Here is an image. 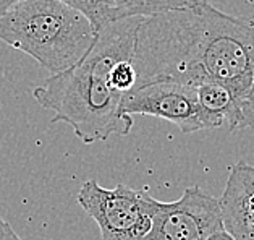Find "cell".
Masks as SVG:
<instances>
[{"mask_svg": "<svg viewBox=\"0 0 254 240\" xmlns=\"http://www.w3.org/2000/svg\"><path fill=\"white\" fill-rule=\"evenodd\" d=\"M16 2H21V0H0V15H2L5 10L10 8L11 5L16 3Z\"/></svg>", "mask_w": 254, "mask_h": 240, "instance_id": "11", "label": "cell"}, {"mask_svg": "<svg viewBox=\"0 0 254 240\" xmlns=\"http://www.w3.org/2000/svg\"><path fill=\"white\" fill-rule=\"evenodd\" d=\"M219 200L225 231L235 240H254V165L235 164Z\"/></svg>", "mask_w": 254, "mask_h": 240, "instance_id": "7", "label": "cell"}, {"mask_svg": "<svg viewBox=\"0 0 254 240\" xmlns=\"http://www.w3.org/2000/svg\"><path fill=\"white\" fill-rule=\"evenodd\" d=\"M138 84L217 83L230 91L241 128L254 127V20L210 3L146 16L134 42Z\"/></svg>", "mask_w": 254, "mask_h": 240, "instance_id": "1", "label": "cell"}, {"mask_svg": "<svg viewBox=\"0 0 254 240\" xmlns=\"http://www.w3.org/2000/svg\"><path fill=\"white\" fill-rule=\"evenodd\" d=\"M222 229L225 227L220 200L193 185L175 201L157 200L144 240H207Z\"/></svg>", "mask_w": 254, "mask_h": 240, "instance_id": "5", "label": "cell"}, {"mask_svg": "<svg viewBox=\"0 0 254 240\" xmlns=\"http://www.w3.org/2000/svg\"><path fill=\"white\" fill-rule=\"evenodd\" d=\"M81 10L92 26L99 28L127 18H146L172 10L193 8L209 0H65Z\"/></svg>", "mask_w": 254, "mask_h": 240, "instance_id": "8", "label": "cell"}, {"mask_svg": "<svg viewBox=\"0 0 254 240\" xmlns=\"http://www.w3.org/2000/svg\"><path fill=\"white\" fill-rule=\"evenodd\" d=\"M141 20L127 18L99 28L94 44L76 65L33 91L39 106L54 112L52 122L70 125L84 145L131 132L133 119L122 112L123 96L112 86V70L119 60L134 54Z\"/></svg>", "mask_w": 254, "mask_h": 240, "instance_id": "2", "label": "cell"}, {"mask_svg": "<svg viewBox=\"0 0 254 240\" xmlns=\"http://www.w3.org/2000/svg\"><path fill=\"white\" fill-rule=\"evenodd\" d=\"M78 203L96 221L102 240H144L157 200L127 185L104 188L96 180H86Z\"/></svg>", "mask_w": 254, "mask_h": 240, "instance_id": "4", "label": "cell"}, {"mask_svg": "<svg viewBox=\"0 0 254 240\" xmlns=\"http://www.w3.org/2000/svg\"><path fill=\"white\" fill-rule=\"evenodd\" d=\"M0 240H21L2 216H0Z\"/></svg>", "mask_w": 254, "mask_h": 240, "instance_id": "9", "label": "cell"}, {"mask_svg": "<svg viewBox=\"0 0 254 240\" xmlns=\"http://www.w3.org/2000/svg\"><path fill=\"white\" fill-rule=\"evenodd\" d=\"M207 240H235V239H233L225 229H222V231H219V232H215L214 236H210Z\"/></svg>", "mask_w": 254, "mask_h": 240, "instance_id": "10", "label": "cell"}, {"mask_svg": "<svg viewBox=\"0 0 254 240\" xmlns=\"http://www.w3.org/2000/svg\"><path fill=\"white\" fill-rule=\"evenodd\" d=\"M251 3H253V7H254V0H251ZM253 20H254V16H253Z\"/></svg>", "mask_w": 254, "mask_h": 240, "instance_id": "12", "label": "cell"}, {"mask_svg": "<svg viewBox=\"0 0 254 240\" xmlns=\"http://www.w3.org/2000/svg\"><path fill=\"white\" fill-rule=\"evenodd\" d=\"M97 31L81 10L65 0H21L0 15V41L57 75L89 52Z\"/></svg>", "mask_w": 254, "mask_h": 240, "instance_id": "3", "label": "cell"}, {"mask_svg": "<svg viewBox=\"0 0 254 240\" xmlns=\"http://www.w3.org/2000/svg\"><path fill=\"white\" fill-rule=\"evenodd\" d=\"M122 112L127 115H151L177 125L188 135L199 130H214L207 114L197 101L196 88L173 81H152L129 91L122 99Z\"/></svg>", "mask_w": 254, "mask_h": 240, "instance_id": "6", "label": "cell"}]
</instances>
